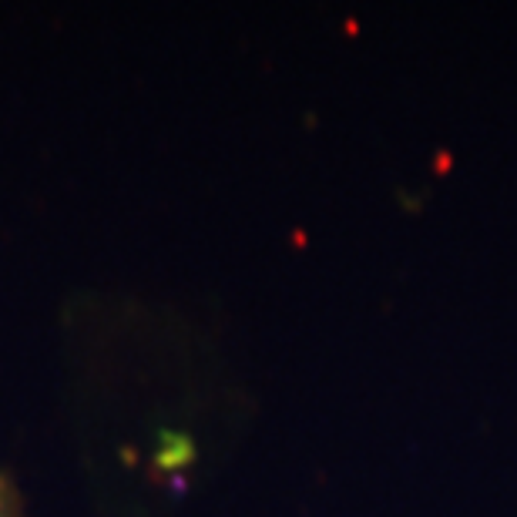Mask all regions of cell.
Segmentation results:
<instances>
[{
	"label": "cell",
	"instance_id": "1",
	"mask_svg": "<svg viewBox=\"0 0 517 517\" xmlns=\"http://www.w3.org/2000/svg\"><path fill=\"white\" fill-rule=\"evenodd\" d=\"M0 517H20V504L7 477H0Z\"/></svg>",
	"mask_w": 517,
	"mask_h": 517
}]
</instances>
